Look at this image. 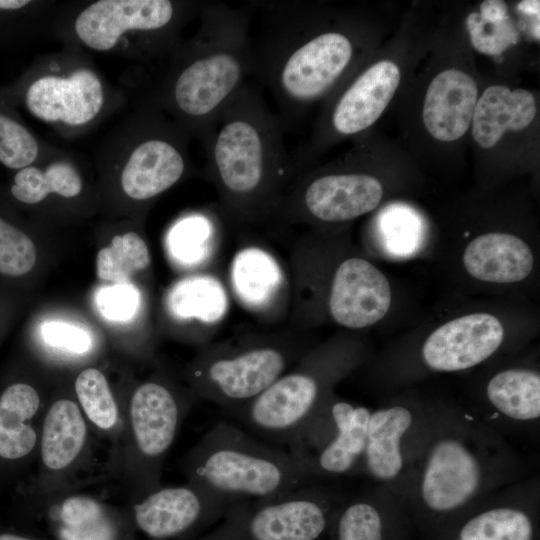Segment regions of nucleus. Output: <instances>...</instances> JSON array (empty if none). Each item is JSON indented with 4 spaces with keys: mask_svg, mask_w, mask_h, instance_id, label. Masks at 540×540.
I'll use <instances>...</instances> for the list:
<instances>
[{
    "mask_svg": "<svg viewBox=\"0 0 540 540\" xmlns=\"http://www.w3.org/2000/svg\"><path fill=\"white\" fill-rule=\"evenodd\" d=\"M169 306L183 318L212 321L223 313L225 297L223 290L212 279L192 278L175 286L169 296Z\"/></svg>",
    "mask_w": 540,
    "mask_h": 540,
    "instance_id": "obj_29",
    "label": "nucleus"
},
{
    "mask_svg": "<svg viewBox=\"0 0 540 540\" xmlns=\"http://www.w3.org/2000/svg\"><path fill=\"white\" fill-rule=\"evenodd\" d=\"M283 132L277 114L246 83L203 141L213 177L236 206L262 199L293 167Z\"/></svg>",
    "mask_w": 540,
    "mask_h": 540,
    "instance_id": "obj_3",
    "label": "nucleus"
},
{
    "mask_svg": "<svg viewBox=\"0 0 540 540\" xmlns=\"http://www.w3.org/2000/svg\"><path fill=\"white\" fill-rule=\"evenodd\" d=\"M536 115L534 96L527 90L506 86L488 87L477 100L472 117V135L482 148L498 143L507 130L526 128Z\"/></svg>",
    "mask_w": 540,
    "mask_h": 540,
    "instance_id": "obj_19",
    "label": "nucleus"
},
{
    "mask_svg": "<svg viewBox=\"0 0 540 540\" xmlns=\"http://www.w3.org/2000/svg\"><path fill=\"white\" fill-rule=\"evenodd\" d=\"M0 540H30L15 534L4 533L0 535Z\"/></svg>",
    "mask_w": 540,
    "mask_h": 540,
    "instance_id": "obj_41",
    "label": "nucleus"
},
{
    "mask_svg": "<svg viewBox=\"0 0 540 540\" xmlns=\"http://www.w3.org/2000/svg\"><path fill=\"white\" fill-rule=\"evenodd\" d=\"M260 5L264 25L253 42L252 76L271 92L286 130L334 87L352 62L354 46L342 31L314 28L296 1Z\"/></svg>",
    "mask_w": 540,
    "mask_h": 540,
    "instance_id": "obj_2",
    "label": "nucleus"
},
{
    "mask_svg": "<svg viewBox=\"0 0 540 540\" xmlns=\"http://www.w3.org/2000/svg\"><path fill=\"white\" fill-rule=\"evenodd\" d=\"M236 291L247 302L261 303L275 290L279 270L264 252L248 249L237 255L232 270Z\"/></svg>",
    "mask_w": 540,
    "mask_h": 540,
    "instance_id": "obj_28",
    "label": "nucleus"
},
{
    "mask_svg": "<svg viewBox=\"0 0 540 540\" xmlns=\"http://www.w3.org/2000/svg\"><path fill=\"white\" fill-rule=\"evenodd\" d=\"M35 262L36 249L32 240L0 218V273L20 276L29 272Z\"/></svg>",
    "mask_w": 540,
    "mask_h": 540,
    "instance_id": "obj_34",
    "label": "nucleus"
},
{
    "mask_svg": "<svg viewBox=\"0 0 540 540\" xmlns=\"http://www.w3.org/2000/svg\"><path fill=\"white\" fill-rule=\"evenodd\" d=\"M466 26L473 47L486 55L498 56L519 39L509 15L493 17L472 12Z\"/></svg>",
    "mask_w": 540,
    "mask_h": 540,
    "instance_id": "obj_32",
    "label": "nucleus"
},
{
    "mask_svg": "<svg viewBox=\"0 0 540 540\" xmlns=\"http://www.w3.org/2000/svg\"><path fill=\"white\" fill-rule=\"evenodd\" d=\"M86 438V425L78 406L61 399L49 408L42 429L41 458L51 470L69 466L80 454Z\"/></svg>",
    "mask_w": 540,
    "mask_h": 540,
    "instance_id": "obj_22",
    "label": "nucleus"
},
{
    "mask_svg": "<svg viewBox=\"0 0 540 540\" xmlns=\"http://www.w3.org/2000/svg\"><path fill=\"white\" fill-rule=\"evenodd\" d=\"M248 7L202 2L196 34L178 43L152 105L202 142L252 76Z\"/></svg>",
    "mask_w": 540,
    "mask_h": 540,
    "instance_id": "obj_1",
    "label": "nucleus"
},
{
    "mask_svg": "<svg viewBox=\"0 0 540 540\" xmlns=\"http://www.w3.org/2000/svg\"><path fill=\"white\" fill-rule=\"evenodd\" d=\"M30 3L31 1L28 0H0V8L22 9Z\"/></svg>",
    "mask_w": 540,
    "mask_h": 540,
    "instance_id": "obj_40",
    "label": "nucleus"
},
{
    "mask_svg": "<svg viewBox=\"0 0 540 540\" xmlns=\"http://www.w3.org/2000/svg\"><path fill=\"white\" fill-rule=\"evenodd\" d=\"M236 502L190 482L151 491L136 505L135 520L147 535L168 538L183 533L210 514L228 510Z\"/></svg>",
    "mask_w": 540,
    "mask_h": 540,
    "instance_id": "obj_11",
    "label": "nucleus"
},
{
    "mask_svg": "<svg viewBox=\"0 0 540 540\" xmlns=\"http://www.w3.org/2000/svg\"><path fill=\"white\" fill-rule=\"evenodd\" d=\"M29 113L60 131L76 133L100 119L109 105V93L98 71L84 60L68 55L43 61L24 93Z\"/></svg>",
    "mask_w": 540,
    "mask_h": 540,
    "instance_id": "obj_7",
    "label": "nucleus"
},
{
    "mask_svg": "<svg viewBox=\"0 0 540 540\" xmlns=\"http://www.w3.org/2000/svg\"><path fill=\"white\" fill-rule=\"evenodd\" d=\"M209 234L205 220L188 218L179 222L169 236V247L177 258L195 260L201 254Z\"/></svg>",
    "mask_w": 540,
    "mask_h": 540,
    "instance_id": "obj_35",
    "label": "nucleus"
},
{
    "mask_svg": "<svg viewBox=\"0 0 540 540\" xmlns=\"http://www.w3.org/2000/svg\"><path fill=\"white\" fill-rule=\"evenodd\" d=\"M463 263L475 279L490 283H515L533 270L532 250L521 238L490 232L474 238L465 248Z\"/></svg>",
    "mask_w": 540,
    "mask_h": 540,
    "instance_id": "obj_17",
    "label": "nucleus"
},
{
    "mask_svg": "<svg viewBox=\"0 0 540 540\" xmlns=\"http://www.w3.org/2000/svg\"><path fill=\"white\" fill-rule=\"evenodd\" d=\"M503 338L504 328L496 316L468 314L434 330L424 342L422 357L435 371L465 370L493 355Z\"/></svg>",
    "mask_w": 540,
    "mask_h": 540,
    "instance_id": "obj_10",
    "label": "nucleus"
},
{
    "mask_svg": "<svg viewBox=\"0 0 540 540\" xmlns=\"http://www.w3.org/2000/svg\"><path fill=\"white\" fill-rule=\"evenodd\" d=\"M40 397L25 383L9 386L0 397V457L17 460L28 455L36 443L30 420L37 412Z\"/></svg>",
    "mask_w": 540,
    "mask_h": 540,
    "instance_id": "obj_21",
    "label": "nucleus"
},
{
    "mask_svg": "<svg viewBox=\"0 0 540 540\" xmlns=\"http://www.w3.org/2000/svg\"><path fill=\"white\" fill-rule=\"evenodd\" d=\"M383 196L380 181L365 173H327L301 190L299 206L315 219L343 222L373 211Z\"/></svg>",
    "mask_w": 540,
    "mask_h": 540,
    "instance_id": "obj_13",
    "label": "nucleus"
},
{
    "mask_svg": "<svg viewBox=\"0 0 540 540\" xmlns=\"http://www.w3.org/2000/svg\"><path fill=\"white\" fill-rule=\"evenodd\" d=\"M97 305L106 318L126 320L137 310L139 293L130 283L113 284L98 292Z\"/></svg>",
    "mask_w": 540,
    "mask_h": 540,
    "instance_id": "obj_36",
    "label": "nucleus"
},
{
    "mask_svg": "<svg viewBox=\"0 0 540 540\" xmlns=\"http://www.w3.org/2000/svg\"><path fill=\"white\" fill-rule=\"evenodd\" d=\"M191 135L150 104L129 123L120 158V185L135 201H147L175 185L189 168Z\"/></svg>",
    "mask_w": 540,
    "mask_h": 540,
    "instance_id": "obj_6",
    "label": "nucleus"
},
{
    "mask_svg": "<svg viewBox=\"0 0 540 540\" xmlns=\"http://www.w3.org/2000/svg\"><path fill=\"white\" fill-rule=\"evenodd\" d=\"M412 422L411 411L401 405L371 412L363 457L374 478L391 481L400 475L404 467L401 441Z\"/></svg>",
    "mask_w": 540,
    "mask_h": 540,
    "instance_id": "obj_20",
    "label": "nucleus"
},
{
    "mask_svg": "<svg viewBox=\"0 0 540 540\" xmlns=\"http://www.w3.org/2000/svg\"><path fill=\"white\" fill-rule=\"evenodd\" d=\"M521 12L539 16V1H522L518 5Z\"/></svg>",
    "mask_w": 540,
    "mask_h": 540,
    "instance_id": "obj_39",
    "label": "nucleus"
},
{
    "mask_svg": "<svg viewBox=\"0 0 540 540\" xmlns=\"http://www.w3.org/2000/svg\"><path fill=\"white\" fill-rule=\"evenodd\" d=\"M39 155L36 137L24 125L0 113V162L20 170L34 164Z\"/></svg>",
    "mask_w": 540,
    "mask_h": 540,
    "instance_id": "obj_33",
    "label": "nucleus"
},
{
    "mask_svg": "<svg viewBox=\"0 0 540 540\" xmlns=\"http://www.w3.org/2000/svg\"><path fill=\"white\" fill-rule=\"evenodd\" d=\"M391 305L386 276L371 262L349 258L337 268L329 297L333 319L350 329H360L381 320Z\"/></svg>",
    "mask_w": 540,
    "mask_h": 540,
    "instance_id": "obj_12",
    "label": "nucleus"
},
{
    "mask_svg": "<svg viewBox=\"0 0 540 540\" xmlns=\"http://www.w3.org/2000/svg\"><path fill=\"white\" fill-rule=\"evenodd\" d=\"M460 540V539H459Z\"/></svg>",
    "mask_w": 540,
    "mask_h": 540,
    "instance_id": "obj_42",
    "label": "nucleus"
},
{
    "mask_svg": "<svg viewBox=\"0 0 540 540\" xmlns=\"http://www.w3.org/2000/svg\"><path fill=\"white\" fill-rule=\"evenodd\" d=\"M289 354L280 347H251L232 354L212 355L195 372L202 395L230 414L251 402L287 367Z\"/></svg>",
    "mask_w": 540,
    "mask_h": 540,
    "instance_id": "obj_9",
    "label": "nucleus"
},
{
    "mask_svg": "<svg viewBox=\"0 0 540 540\" xmlns=\"http://www.w3.org/2000/svg\"><path fill=\"white\" fill-rule=\"evenodd\" d=\"M486 395L502 415L520 422L540 417V375L538 372L512 368L495 374L488 382Z\"/></svg>",
    "mask_w": 540,
    "mask_h": 540,
    "instance_id": "obj_24",
    "label": "nucleus"
},
{
    "mask_svg": "<svg viewBox=\"0 0 540 540\" xmlns=\"http://www.w3.org/2000/svg\"><path fill=\"white\" fill-rule=\"evenodd\" d=\"M478 88L467 73L447 69L430 83L423 104V122L437 140L454 141L468 130L478 100Z\"/></svg>",
    "mask_w": 540,
    "mask_h": 540,
    "instance_id": "obj_16",
    "label": "nucleus"
},
{
    "mask_svg": "<svg viewBox=\"0 0 540 540\" xmlns=\"http://www.w3.org/2000/svg\"><path fill=\"white\" fill-rule=\"evenodd\" d=\"M150 263L144 240L135 232L116 235L96 258L97 276L114 284L130 283L131 276Z\"/></svg>",
    "mask_w": 540,
    "mask_h": 540,
    "instance_id": "obj_26",
    "label": "nucleus"
},
{
    "mask_svg": "<svg viewBox=\"0 0 540 540\" xmlns=\"http://www.w3.org/2000/svg\"><path fill=\"white\" fill-rule=\"evenodd\" d=\"M400 82L398 66L379 61L363 71L336 100L329 124L341 136L364 131L381 116Z\"/></svg>",
    "mask_w": 540,
    "mask_h": 540,
    "instance_id": "obj_15",
    "label": "nucleus"
},
{
    "mask_svg": "<svg viewBox=\"0 0 540 540\" xmlns=\"http://www.w3.org/2000/svg\"><path fill=\"white\" fill-rule=\"evenodd\" d=\"M186 472L190 482L237 501L280 496L315 480L288 451L225 420L192 449Z\"/></svg>",
    "mask_w": 540,
    "mask_h": 540,
    "instance_id": "obj_4",
    "label": "nucleus"
},
{
    "mask_svg": "<svg viewBox=\"0 0 540 540\" xmlns=\"http://www.w3.org/2000/svg\"><path fill=\"white\" fill-rule=\"evenodd\" d=\"M481 447L472 437L456 432L432 443L416 487L424 507L449 513L482 493L488 484L489 462Z\"/></svg>",
    "mask_w": 540,
    "mask_h": 540,
    "instance_id": "obj_8",
    "label": "nucleus"
},
{
    "mask_svg": "<svg viewBox=\"0 0 540 540\" xmlns=\"http://www.w3.org/2000/svg\"><path fill=\"white\" fill-rule=\"evenodd\" d=\"M42 336L51 346L78 354L88 351L92 345L90 336L83 329L62 322L44 324Z\"/></svg>",
    "mask_w": 540,
    "mask_h": 540,
    "instance_id": "obj_38",
    "label": "nucleus"
},
{
    "mask_svg": "<svg viewBox=\"0 0 540 540\" xmlns=\"http://www.w3.org/2000/svg\"><path fill=\"white\" fill-rule=\"evenodd\" d=\"M62 540H113L114 533L101 505L95 500L74 496L59 510Z\"/></svg>",
    "mask_w": 540,
    "mask_h": 540,
    "instance_id": "obj_27",
    "label": "nucleus"
},
{
    "mask_svg": "<svg viewBox=\"0 0 540 540\" xmlns=\"http://www.w3.org/2000/svg\"><path fill=\"white\" fill-rule=\"evenodd\" d=\"M330 408L336 433L304 465L314 479L351 471L365 451L370 410L345 401H335Z\"/></svg>",
    "mask_w": 540,
    "mask_h": 540,
    "instance_id": "obj_18",
    "label": "nucleus"
},
{
    "mask_svg": "<svg viewBox=\"0 0 540 540\" xmlns=\"http://www.w3.org/2000/svg\"><path fill=\"white\" fill-rule=\"evenodd\" d=\"M202 2L173 0H98L72 19L71 34L99 52L149 58L171 52L179 33Z\"/></svg>",
    "mask_w": 540,
    "mask_h": 540,
    "instance_id": "obj_5",
    "label": "nucleus"
},
{
    "mask_svg": "<svg viewBox=\"0 0 540 540\" xmlns=\"http://www.w3.org/2000/svg\"><path fill=\"white\" fill-rule=\"evenodd\" d=\"M69 156H55L42 167L30 165L15 174L12 195L22 203L38 204L49 195L74 198L83 189V180Z\"/></svg>",
    "mask_w": 540,
    "mask_h": 540,
    "instance_id": "obj_23",
    "label": "nucleus"
},
{
    "mask_svg": "<svg viewBox=\"0 0 540 540\" xmlns=\"http://www.w3.org/2000/svg\"><path fill=\"white\" fill-rule=\"evenodd\" d=\"M184 415L181 402L163 384L147 382L131 399L130 420L138 452L153 478L158 461L172 445Z\"/></svg>",
    "mask_w": 540,
    "mask_h": 540,
    "instance_id": "obj_14",
    "label": "nucleus"
},
{
    "mask_svg": "<svg viewBox=\"0 0 540 540\" xmlns=\"http://www.w3.org/2000/svg\"><path fill=\"white\" fill-rule=\"evenodd\" d=\"M75 391L92 423L105 430L117 423V404L101 371L95 368L83 370L75 381Z\"/></svg>",
    "mask_w": 540,
    "mask_h": 540,
    "instance_id": "obj_30",
    "label": "nucleus"
},
{
    "mask_svg": "<svg viewBox=\"0 0 540 540\" xmlns=\"http://www.w3.org/2000/svg\"><path fill=\"white\" fill-rule=\"evenodd\" d=\"M359 496L341 511L336 540H384L382 515L372 493Z\"/></svg>",
    "mask_w": 540,
    "mask_h": 540,
    "instance_id": "obj_31",
    "label": "nucleus"
},
{
    "mask_svg": "<svg viewBox=\"0 0 540 540\" xmlns=\"http://www.w3.org/2000/svg\"><path fill=\"white\" fill-rule=\"evenodd\" d=\"M529 515L515 507L487 509L469 519L460 530V540H532Z\"/></svg>",
    "mask_w": 540,
    "mask_h": 540,
    "instance_id": "obj_25",
    "label": "nucleus"
},
{
    "mask_svg": "<svg viewBox=\"0 0 540 540\" xmlns=\"http://www.w3.org/2000/svg\"><path fill=\"white\" fill-rule=\"evenodd\" d=\"M382 232L386 247L396 255H408L414 252L419 241V229L413 217L407 214H394L393 221L389 218L382 223Z\"/></svg>",
    "mask_w": 540,
    "mask_h": 540,
    "instance_id": "obj_37",
    "label": "nucleus"
}]
</instances>
